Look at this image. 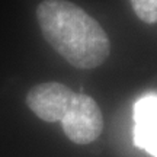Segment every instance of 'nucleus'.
Instances as JSON below:
<instances>
[{"mask_svg": "<svg viewBox=\"0 0 157 157\" xmlns=\"http://www.w3.org/2000/svg\"><path fill=\"white\" fill-rule=\"evenodd\" d=\"M41 32L48 44L78 68H95L106 61L111 42L96 19L68 0H44L36 7Z\"/></svg>", "mask_w": 157, "mask_h": 157, "instance_id": "f257e3e1", "label": "nucleus"}, {"mask_svg": "<svg viewBox=\"0 0 157 157\" xmlns=\"http://www.w3.org/2000/svg\"><path fill=\"white\" fill-rule=\"evenodd\" d=\"M63 129L76 144H90L101 135L103 117L93 98L76 93L71 106L61 121Z\"/></svg>", "mask_w": 157, "mask_h": 157, "instance_id": "f03ea898", "label": "nucleus"}, {"mask_svg": "<svg viewBox=\"0 0 157 157\" xmlns=\"http://www.w3.org/2000/svg\"><path fill=\"white\" fill-rule=\"evenodd\" d=\"M76 92L66 84L50 82L34 86L26 95L29 109L45 122H61L71 106Z\"/></svg>", "mask_w": 157, "mask_h": 157, "instance_id": "7ed1b4c3", "label": "nucleus"}, {"mask_svg": "<svg viewBox=\"0 0 157 157\" xmlns=\"http://www.w3.org/2000/svg\"><path fill=\"white\" fill-rule=\"evenodd\" d=\"M135 144L157 157V96L147 95L134 106Z\"/></svg>", "mask_w": 157, "mask_h": 157, "instance_id": "20e7f679", "label": "nucleus"}, {"mask_svg": "<svg viewBox=\"0 0 157 157\" xmlns=\"http://www.w3.org/2000/svg\"><path fill=\"white\" fill-rule=\"evenodd\" d=\"M138 19L146 23H157V0H129Z\"/></svg>", "mask_w": 157, "mask_h": 157, "instance_id": "39448f33", "label": "nucleus"}]
</instances>
